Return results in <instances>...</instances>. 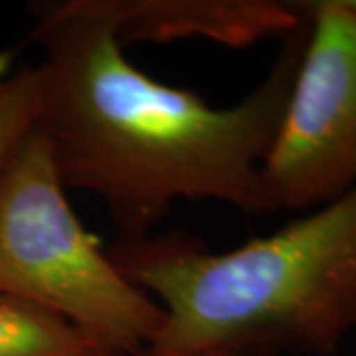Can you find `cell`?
Returning a JSON list of instances; mask_svg holds the SVG:
<instances>
[{"label": "cell", "mask_w": 356, "mask_h": 356, "mask_svg": "<svg viewBox=\"0 0 356 356\" xmlns=\"http://www.w3.org/2000/svg\"><path fill=\"white\" fill-rule=\"evenodd\" d=\"M307 36L261 178L277 210H309L356 186V0H305Z\"/></svg>", "instance_id": "cell-4"}, {"label": "cell", "mask_w": 356, "mask_h": 356, "mask_svg": "<svg viewBox=\"0 0 356 356\" xmlns=\"http://www.w3.org/2000/svg\"><path fill=\"white\" fill-rule=\"evenodd\" d=\"M30 13V40L44 51L36 129L65 188L99 196L121 238L149 236L178 198L275 212L261 165L305 46V13L267 76L232 107L131 64L111 0L36 2Z\"/></svg>", "instance_id": "cell-1"}, {"label": "cell", "mask_w": 356, "mask_h": 356, "mask_svg": "<svg viewBox=\"0 0 356 356\" xmlns=\"http://www.w3.org/2000/svg\"><path fill=\"white\" fill-rule=\"evenodd\" d=\"M355 334H356V329H355Z\"/></svg>", "instance_id": "cell-9"}, {"label": "cell", "mask_w": 356, "mask_h": 356, "mask_svg": "<svg viewBox=\"0 0 356 356\" xmlns=\"http://www.w3.org/2000/svg\"><path fill=\"white\" fill-rule=\"evenodd\" d=\"M123 46L204 36L243 48L287 36L303 20L301 2L273 0H111Z\"/></svg>", "instance_id": "cell-5"}, {"label": "cell", "mask_w": 356, "mask_h": 356, "mask_svg": "<svg viewBox=\"0 0 356 356\" xmlns=\"http://www.w3.org/2000/svg\"><path fill=\"white\" fill-rule=\"evenodd\" d=\"M107 254L163 309L140 356H332L356 329V186L226 254L186 234Z\"/></svg>", "instance_id": "cell-2"}, {"label": "cell", "mask_w": 356, "mask_h": 356, "mask_svg": "<svg viewBox=\"0 0 356 356\" xmlns=\"http://www.w3.org/2000/svg\"><path fill=\"white\" fill-rule=\"evenodd\" d=\"M0 356H117L67 321L0 295Z\"/></svg>", "instance_id": "cell-6"}, {"label": "cell", "mask_w": 356, "mask_h": 356, "mask_svg": "<svg viewBox=\"0 0 356 356\" xmlns=\"http://www.w3.org/2000/svg\"><path fill=\"white\" fill-rule=\"evenodd\" d=\"M38 113V65H14L10 56H0V170L20 140L36 127Z\"/></svg>", "instance_id": "cell-7"}, {"label": "cell", "mask_w": 356, "mask_h": 356, "mask_svg": "<svg viewBox=\"0 0 356 356\" xmlns=\"http://www.w3.org/2000/svg\"><path fill=\"white\" fill-rule=\"evenodd\" d=\"M65 192L34 127L0 170V295L62 317L111 355L140 356L163 309L123 277Z\"/></svg>", "instance_id": "cell-3"}, {"label": "cell", "mask_w": 356, "mask_h": 356, "mask_svg": "<svg viewBox=\"0 0 356 356\" xmlns=\"http://www.w3.org/2000/svg\"><path fill=\"white\" fill-rule=\"evenodd\" d=\"M204 356H232V355H204Z\"/></svg>", "instance_id": "cell-8"}]
</instances>
